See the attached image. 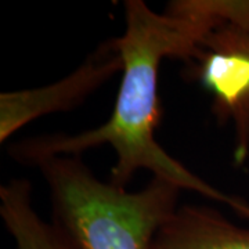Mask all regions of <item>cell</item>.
Instances as JSON below:
<instances>
[{
  "label": "cell",
  "instance_id": "cell-1",
  "mask_svg": "<svg viewBox=\"0 0 249 249\" xmlns=\"http://www.w3.org/2000/svg\"><path fill=\"white\" fill-rule=\"evenodd\" d=\"M124 34L115 39L122 58V79L112 114L106 124L78 134H47L11 145L10 154L19 163L36 166L49 157H80L90 148L108 144L116 155L111 181L126 187L140 169L152 172L180 190L196 191L208 199L230 206L249 220V204L240 196L211 186L175 160L155 140L160 121L158 75L166 57L196 61L199 42L211 22L194 0L173 1L165 14L150 9L142 0L124 3Z\"/></svg>",
  "mask_w": 249,
  "mask_h": 249
},
{
  "label": "cell",
  "instance_id": "cell-4",
  "mask_svg": "<svg viewBox=\"0 0 249 249\" xmlns=\"http://www.w3.org/2000/svg\"><path fill=\"white\" fill-rule=\"evenodd\" d=\"M199 50L198 78L213 97L217 118L234 124V160L241 165L249 154V53L209 32Z\"/></svg>",
  "mask_w": 249,
  "mask_h": 249
},
{
  "label": "cell",
  "instance_id": "cell-7",
  "mask_svg": "<svg viewBox=\"0 0 249 249\" xmlns=\"http://www.w3.org/2000/svg\"><path fill=\"white\" fill-rule=\"evenodd\" d=\"M219 16L209 32L249 53V0H222Z\"/></svg>",
  "mask_w": 249,
  "mask_h": 249
},
{
  "label": "cell",
  "instance_id": "cell-3",
  "mask_svg": "<svg viewBox=\"0 0 249 249\" xmlns=\"http://www.w3.org/2000/svg\"><path fill=\"white\" fill-rule=\"evenodd\" d=\"M122 58L115 39L104 42L79 67L52 85L36 89L6 91L0 94V142H6L25 124L37 118L70 111L85 98L122 72Z\"/></svg>",
  "mask_w": 249,
  "mask_h": 249
},
{
  "label": "cell",
  "instance_id": "cell-5",
  "mask_svg": "<svg viewBox=\"0 0 249 249\" xmlns=\"http://www.w3.org/2000/svg\"><path fill=\"white\" fill-rule=\"evenodd\" d=\"M151 249H249V229L213 208L183 205L160 227Z\"/></svg>",
  "mask_w": 249,
  "mask_h": 249
},
{
  "label": "cell",
  "instance_id": "cell-2",
  "mask_svg": "<svg viewBox=\"0 0 249 249\" xmlns=\"http://www.w3.org/2000/svg\"><path fill=\"white\" fill-rule=\"evenodd\" d=\"M36 168L49 187L53 222L78 249H151L178 208L181 190L163 178L130 193L100 180L80 157H49Z\"/></svg>",
  "mask_w": 249,
  "mask_h": 249
},
{
  "label": "cell",
  "instance_id": "cell-6",
  "mask_svg": "<svg viewBox=\"0 0 249 249\" xmlns=\"http://www.w3.org/2000/svg\"><path fill=\"white\" fill-rule=\"evenodd\" d=\"M0 216L16 249H78L55 223L36 213L28 180L14 178L0 187Z\"/></svg>",
  "mask_w": 249,
  "mask_h": 249
}]
</instances>
